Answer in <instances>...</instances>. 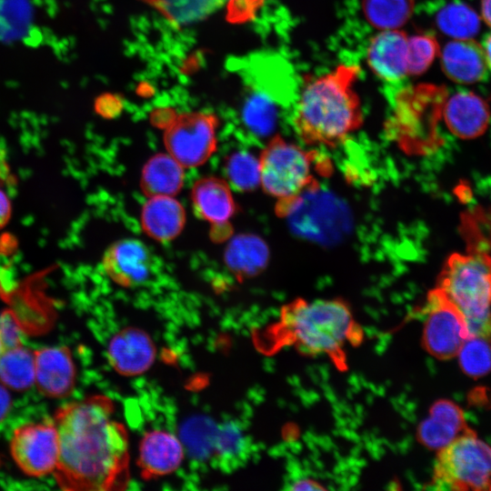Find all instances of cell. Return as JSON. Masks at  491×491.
Here are the masks:
<instances>
[{
    "instance_id": "6da1fadb",
    "label": "cell",
    "mask_w": 491,
    "mask_h": 491,
    "mask_svg": "<svg viewBox=\"0 0 491 491\" xmlns=\"http://www.w3.org/2000/svg\"><path fill=\"white\" fill-rule=\"evenodd\" d=\"M105 396L70 403L55 415L58 459L54 475L65 490H121L129 482L128 437Z\"/></svg>"
},
{
    "instance_id": "7a4b0ae2",
    "label": "cell",
    "mask_w": 491,
    "mask_h": 491,
    "mask_svg": "<svg viewBox=\"0 0 491 491\" xmlns=\"http://www.w3.org/2000/svg\"><path fill=\"white\" fill-rule=\"evenodd\" d=\"M360 67L341 64L312 78L303 87L293 114V125L308 145L336 146L363 123L355 91Z\"/></svg>"
},
{
    "instance_id": "3957f363",
    "label": "cell",
    "mask_w": 491,
    "mask_h": 491,
    "mask_svg": "<svg viewBox=\"0 0 491 491\" xmlns=\"http://www.w3.org/2000/svg\"><path fill=\"white\" fill-rule=\"evenodd\" d=\"M275 348L290 346L310 356H326L346 367V346H356L363 330L348 306L337 299H296L286 305L269 331Z\"/></svg>"
},
{
    "instance_id": "277c9868",
    "label": "cell",
    "mask_w": 491,
    "mask_h": 491,
    "mask_svg": "<svg viewBox=\"0 0 491 491\" xmlns=\"http://www.w3.org/2000/svg\"><path fill=\"white\" fill-rule=\"evenodd\" d=\"M465 316L471 336L491 339V256L455 253L446 262L438 286Z\"/></svg>"
},
{
    "instance_id": "5b68a950",
    "label": "cell",
    "mask_w": 491,
    "mask_h": 491,
    "mask_svg": "<svg viewBox=\"0 0 491 491\" xmlns=\"http://www.w3.org/2000/svg\"><path fill=\"white\" fill-rule=\"evenodd\" d=\"M316 152L306 151L275 136L259 158L260 184L266 192L286 203L306 191L320 187L316 174L327 175V164Z\"/></svg>"
},
{
    "instance_id": "8992f818",
    "label": "cell",
    "mask_w": 491,
    "mask_h": 491,
    "mask_svg": "<svg viewBox=\"0 0 491 491\" xmlns=\"http://www.w3.org/2000/svg\"><path fill=\"white\" fill-rule=\"evenodd\" d=\"M446 100L445 91L423 85L403 90L396 97L394 115L388 129L406 149L427 153L440 144L436 131Z\"/></svg>"
},
{
    "instance_id": "52a82bcc",
    "label": "cell",
    "mask_w": 491,
    "mask_h": 491,
    "mask_svg": "<svg viewBox=\"0 0 491 491\" xmlns=\"http://www.w3.org/2000/svg\"><path fill=\"white\" fill-rule=\"evenodd\" d=\"M432 485L436 489L491 490V446L473 431L438 450Z\"/></svg>"
},
{
    "instance_id": "ba28073f",
    "label": "cell",
    "mask_w": 491,
    "mask_h": 491,
    "mask_svg": "<svg viewBox=\"0 0 491 491\" xmlns=\"http://www.w3.org/2000/svg\"><path fill=\"white\" fill-rule=\"evenodd\" d=\"M276 206L277 213L288 217L297 234L314 240L334 241L348 225L347 212L342 203L330 194L320 192V187Z\"/></svg>"
},
{
    "instance_id": "9c48e42d",
    "label": "cell",
    "mask_w": 491,
    "mask_h": 491,
    "mask_svg": "<svg viewBox=\"0 0 491 491\" xmlns=\"http://www.w3.org/2000/svg\"><path fill=\"white\" fill-rule=\"evenodd\" d=\"M218 118L213 113L185 112L165 127L164 143L168 154L183 167L203 165L216 149Z\"/></svg>"
},
{
    "instance_id": "30bf717a",
    "label": "cell",
    "mask_w": 491,
    "mask_h": 491,
    "mask_svg": "<svg viewBox=\"0 0 491 491\" xmlns=\"http://www.w3.org/2000/svg\"><path fill=\"white\" fill-rule=\"evenodd\" d=\"M423 314L422 343L425 349L438 359L457 356L463 344L471 336L460 310L436 287L428 294Z\"/></svg>"
},
{
    "instance_id": "8fae6325",
    "label": "cell",
    "mask_w": 491,
    "mask_h": 491,
    "mask_svg": "<svg viewBox=\"0 0 491 491\" xmlns=\"http://www.w3.org/2000/svg\"><path fill=\"white\" fill-rule=\"evenodd\" d=\"M11 455L24 473L42 476L54 472L58 459V435L55 424H27L16 428Z\"/></svg>"
},
{
    "instance_id": "7c38bea8",
    "label": "cell",
    "mask_w": 491,
    "mask_h": 491,
    "mask_svg": "<svg viewBox=\"0 0 491 491\" xmlns=\"http://www.w3.org/2000/svg\"><path fill=\"white\" fill-rule=\"evenodd\" d=\"M102 264L105 272L114 282L130 287L140 286L150 278L154 259L143 242L125 238L108 247Z\"/></svg>"
},
{
    "instance_id": "4fadbf2b",
    "label": "cell",
    "mask_w": 491,
    "mask_h": 491,
    "mask_svg": "<svg viewBox=\"0 0 491 491\" xmlns=\"http://www.w3.org/2000/svg\"><path fill=\"white\" fill-rule=\"evenodd\" d=\"M407 41L401 29L383 30L371 39L366 61L378 78L394 83L407 76Z\"/></svg>"
},
{
    "instance_id": "5bb4252c",
    "label": "cell",
    "mask_w": 491,
    "mask_h": 491,
    "mask_svg": "<svg viewBox=\"0 0 491 491\" xmlns=\"http://www.w3.org/2000/svg\"><path fill=\"white\" fill-rule=\"evenodd\" d=\"M442 116L448 130L461 139L483 135L490 120L487 102L472 92H458L446 98Z\"/></svg>"
},
{
    "instance_id": "9a60e30c",
    "label": "cell",
    "mask_w": 491,
    "mask_h": 491,
    "mask_svg": "<svg viewBox=\"0 0 491 491\" xmlns=\"http://www.w3.org/2000/svg\"><path fill=\"white\" fill-rule=\"evenodd\" d=\"M35 382L42 394L65 397L74 387L75 368L65 346L45 347L35 353Z\"/></svg>"
},
{
    "instance_id": "2e32d148",
    "label": "cell",
    "mask_w": 491,
    "mask_h": 491,
    "mask_svg": "<svg viewBox=\"0 0 491 491\" xmlns=\"http://www.w3.org/2000/svg\"><path fill=\"white\" fill-rule=\"evenodd\" d=\"M107 354L111 366L119 374L136 376L151 366L155 350L144 331L130 327L121 330L111 339Z\"/></svg>"
},
{
    "instance_id": "e0dca14e",
    "label": "cell",
    "mask_w": 491,
    "mask_h": 491,
    "mask_svg": "<svg viewBox=\"0 0 491 491\" xmlns=\"http://www.w3.org/2000/svg\"><path fill=\"white\" fill-rule=\"evenodd\" d=\"M445 75L458 84H474L485 78L487 63L483 46L473 39H454L441 52Z\"/></svg>"
},
{
    "instance_id": "ac0fdd59",
    "label": "cell",
    "mask_w": 491,
    "mask_h": 491,
    "mask_svg": "<svg viewBox=\"0 0 491 491\" xmlns=\"http://www.w3.org/2000/svg\"><path fill=\"white\" fill-rule=\"evenodd\" d=\"M184 456L180 440L162 430L147 432L139 446L138 465L145 477L161 476L175 471Z\"/></svg>"
},
{
    "instance_id": "d6986e66",
    "label": "cell",
    "mask_w": 491,
    "mask_h": 491,
    "mask_svg": "<svg viewBox=\"0 0 491 491\" xmlns=\"http://www.w3.org/2000/svg\"><path fill=\"white\" fill-rule=\"evenodd\" d=\"M468 430L459 406L441 400L432 406L429 416L419 426L417 435L423 445L439 450Z\"/></svg>"
},
{
    "instance_id": "ffe728a7",
    "label": "cell",
    "mask_w": 491,
    "mask_h": 491,
    "mask_svg": "<svg viewBox=\"0 0 491 491\" xmlns=\"http://www.w3.org/2000/svg\"><path fill=\"white\" fill-rule=\"evenodd\" d=\"M185 223V208L174 196H152L143 206V229L147 235L157 241L174 239L181 233Z\"/></svg>"
},
{
    "instance_id": "44dd1931",
    "label": "cell",
    "mask_w": 491,
    "mask_h": 491,
    "mask_svg": "<svg viewBox=\"0 0 491 491\" xmlns=\"http://www.w3.org/2000/svg\"><path fill=\"white\" fill-rule=\"evenodd\" d=\"M191 198L197 215L212 224L226 223L235 210L229 184L219 177L197 180L192 188Z\"/></svg>"
},
{
    "instance_id": "7402d4cb",
    "label": "cell",
    "mask_w": 491,
    "mask_h": 491,
    "mask_svg": "<svg viewBox=\"0 0 491 491\" xmlns=\"http://www.w3.org/2000/svg\"><path fill=\"white\" fill-rule=\"evenodd\" d=\"M184 183L183 166L169 154H157L151 157L142 171L140 185L148 196L177 194Z\"/></svg>"
},
{
    "instance_id": "603a6c76",
    "label": "cell",
    "mask_w": 491,
    "mask_h": 491,
    "mask_svg": "<svg viewBox=\"0 0 491 491\" xmlns=\"http://www.w3.org/2000/svg\"><path fill=\"white\" fill-rule=\"evenodd\" d=\"M268 256V247L260 237L242 235L229 243L225 260L235 275L246 277L261 272L267 264Z\"/></svg>"
},
{
    "instance_id": "cb8c5ba5",
    "label": "cell",
    "mask_w": 491,
    "mask_h": 491,
    "mask_svg": "<svg viewBox=\"0 0 491 491\" xmlns=\"http://www.w3.org/2000/svg\"><path fill=\"white\" fill-rule=\"evenodd\" d=\"M35 380V354L21 346L5 348L0 355V384L20 391L28 389Z\"/></svg>"
},
{
    "instance_id": "d4e9b609",
    "label": "cell",
    "mask_w": 491,
    "mask_h": 491,
    "mask_svg": "<svg viewBox=\"0 0 491 491\" xmlns=\"http://www.w3.org/2000/svg\"><path fill=\"white\" fill-rule=\"evenodd\" d=\"M415 0H362V11L375 28L400 29L412 16Z\"/></svg>"
},
{
    "instance_id": "484cf974",
    "label": "cell",
    "mask_w": 491,
    "mask_h": 491,
    "mask_svg": "<svg viewBox=\"0 0 491 491\" xmlns=\"http://www.w3.org/2000/svg\"><path fill=\"white\" fill-rule=\"evenodd\" d=\"M215 461L225 469L238 466L247 458L250 443L235 425H224L214 432L212 442Z\"/></svg>"
},
{
    "instance_id": "4316f807",
    "label": "cell",
    "mask_w": 491,
    "mask_h": 491,
    "mask_svg": "<svg viewBox=\"0 0 491 491\" xmlns=\"http://www.w3.org/2000/svg\"><path fill=\"white\" fill-rule=\"evenodd\" d=\"M436 20L438 28L453 39H472L480 29V16L463 3L445 5L437 13Z\"/></svg>"
},
{
    "instance_id": "83f0119b",
    "label": "cell",
    "mask_w": 491,
    "mask_h": 491,
    "mask_svg": "<svg viewBox=\"0 0 491 491\" xmlns=\"http://www.w3.org/2000/svg\"><path fill=\"white\" fill-rule=\"evenodd\" d=\"M33 9L29 0H0V41L21 40L29 33Z\"/></svg>"
},
{
    "instance_id": "f1b7e54d",
    "label": "cell",
    "mask_w": 491,
    "mask_h": 491,
    "mask_svg": "<svg viewBox=\"0 0 491 491\" xmlns=\"http://www.w3.org/2000/svg\"><path fill=\"white\" fill-rule=\"evenodd\" d=\"M226 2L227 0H158L157 5L172 22L187 25L208 17Z\"/></svg>"
},
{
    "instance_id": "f546056e",
    "label": "cell",
    "mask_w": 491,
    "mask_h": 491,
    "mask_svg": "<svg viewBox=\"0 0 491 491\" xmlns=\"http://www.w3.org/2000/svg\"><path fill=\"white\" fill-rule=\"evenodd\" d=\"M228 182L235 189L249 191L260 184V162L245 151L230 155L225 163Z\"/></svg>"
},
{
    "instance_id": "4dcf8cb0",
    "label": "cell",
    "mask_w": 491,
    "mask_h": 491,
    "mask_svg": "<svg viewBox=\"0 0 491 491\" xmlns=\"http://www.w3.org/2000/svg\"><path fill=\"white\" fill-rule=\"evenodd\" d=\"M457 356L461 368L469 376H480L491 370V346L487 338L470 336Z\"/></svg>"
},
{
    "instance_id": "1f68e13d",
    "label": "cell",
    "mask_w": 491,
    "mask_h": 491,
    "mask_svg": "<svg viewBox=\"0 0 491 491\" xmlns=\"http://www.w3.org/2000/svg\"><path fill=\"white\" fill-rule=\"evenodd\" d=\"M439 52V45L433 35L420 34L408 36L407 75H419L425 73Z\"/></svg>"
},
{
    "instance_id": "d6a6232c",
    "label": "cell",
    "mask_w": 491,
    "mask_h": 491,
    "mask_svg": "<svg viewBox=\"0 0 491 491\" xmlns=\"http://www.w3.org/2000/svg\"><path fill=\"white\" fill-rule=\"evenodd\" d=\"M246 125L257 135H264L271 132L274 126L273 110L262 101H253L245 110Z\"/></svg>"
},
{
    "instance_id": "836d02e7",
    "label": "cell",
    "mask_w": 491,
    "mask_h": 491,
    "mask_svg": "<svg viewBox=\"0 0 491 491\" xmlns=\"http://www.w3.org/2000/svg\"><path fill=\"white\" fill-rule=\"evenodd\" d=\"M266 0H227L225 19L233 25H242L256 18Z\"/></svg>"
},
{
    "instance_id": "e575fe53",
    "label": "cell",
    "mask_w": 491,
    "mask_h": 491,
    "mask_svg": "<svg viewBox=\"0 0 491 491\" xmlns=\"http://www.w3.org/2000/svg\"><path fill=\"white\" fill-rule=\"evenodd\" d=\"M0 334L5 348L20 346L16 326L10 316H3L0 321Z\"/></svg>"
},
{
    "instance_id": "d590c367",
    "label": "cell",
    "mask_w": 491,
    "mask_h": 491,
    "mask_svg": "<svg viewBox=\"0 0 491 491\" xmlns=\"http://www.w3.org/2000/svg\"><path fill=\"white\" fill-rule=\"evenodd\" d=\"M291 490H322L325 489L318 482L307 477H296L287 483Z\"/></svg>"
},
{
    "instance_id": "8d00e7d4",
    "label": "cell",
    "mask_w": 491,
    "mask_h": 491,
    "mask_svg": "<svg viewBox=\"0 0 491 491\" xmlns=\"http://www.w3.org/2000/svg\"><path fill=\"white\" fill-rule=\"evenodd\" d=\"M116 105V98L111 95H103L95 101V108L102 115H110Z\"/></svg>"
},
{
    "instance_id": "74e56055",
    "label": "cell",
    "mask_w": 491,
    "mask_h": 491,
    "mask_svg": "<svg viewBox=\"0 0 491 491\" xmlns=\"http://www.w3.org/2000/svg\"><path fill=\"white\" fill-rule=\"evenodd\" d=\"M11 215V203L4 190L0 189V228L9 220Z\"/></svg>"
},
{
    "instance_id": "f35d334b",
    "label": "cell",
    "mask_w": 491,
    "mask_h": 491,
    "mask_svg": "<svg viewBox=\"0 0 491 491\" xmlns=\"http://www.w3.org/2000/svg\"><path fill=\"white\" fill-rule=\"evenodd\" d=\"M11 406V397L5 386L0 384V421L7 415Z\"/></svg>"
},
{
    "instance_id": "ab89813d",
    "label": "cell",
    "mask_w": 491,
    "mask_h": 491,
    "mask_svg": "<svg viewBox=\"0 0 491 491\" xmlns=\"http://www.w3.org/2000/svg\"><path fill=\"white\" fill-rule=\"evenodd\" d=\"M481 16L491 27V0H481Z\"/></svg>"
},
{
    "instance_id": "60d3db41",
    "label": "cell",
    "mask_w": 491,
    "mask_h": 491,
    "mask_svg": "<svg viewBox=\"0 0 491 491\" xmlns=\"http://www.w3.org/2000/svg\"><path fill=\"white\" fill-rule=\"evenodd\" d=\"M483 48L486 55V59L488 68L491 69V35H489L484 41Z\"/></svg>"
},
{
    "instance_id": "b9f144b4",
    "label": "cell",
    "mask_w": 491,
    "mask_h": 491,
    "mask_svg": "<svg viewBox=\"0 0 491 491\" xmlns=\"http://www.w3.org/2000/svg\"><path fill=\"white\" fill-rule=\"evenodd\" d=\"M5 349V346L4 344L3 338L0 334V355L4 352Z\"/></svg>"
}]
</instances>
